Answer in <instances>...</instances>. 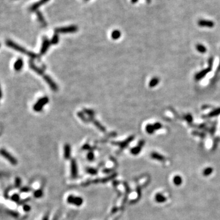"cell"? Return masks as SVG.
Wrapping results in <instances>:
<instances>
[{"mask_svg":"<svg viewBox=\"0 0 220 220\" xmlns=\"http://www.w3.org/2000/svg\"><path fill=\"white\" fill-rule=\"evenodd\" d=\"M0 155L1 156L4 157V158H6L9 162L12 165H16L17 164L18 161L15 158L13 155H12L10 153H9L7 150H5L4 149H0Z\"/></svg>","mask_w":220,"mask_h":220,"instance_id":"cell-2","label":"cell"},{"mask_svg":"<svg viewBox=\"0 0 220 220\" xmlns=\"http://www.w3.org/2000/svg\"><path fill=\"white\" fill-rule=\"evenodd\" d=\"M121 33L119 30H114L112 32L111 37L114 40H117L121 37Z\"/></svg>","mask_w":220,"mask_h":220,"instance_id":"cell-22","label":"cell"},{"mask_svg":"<svg viewBox=\"0 0 220 220\" xmlns=\"http://www.w3.org/2000/svg\"><path fill=\"white\" fill-rule=\"evenodd\" d=\"M36 15H37V19H38L39 22L41 23L42 25H43L44 26H46L47 23H46V22H45V19H44V16H43V15L42 14V13L40 12V11H39V10L36 11Z\"/></svg>","mask_w":220,"mask_h":220,"instance_id":"cell-17","label":"cell"},{"mask_svg":"<svg viewBox=\"0 0 220 220\" xmlns=\"http://www.w3.org/2000/svg\"><path fill=\"white\" fill-rule=\"evenodd\" d=\"M23 66V61L21 58L18 59L14 64V68L16 71H20Z\"/></svg>","mask_w":220,"mask_h":220,"instance_id":"cell-15","label":"cell"},{"mask_svg":"<svg viewBox=\"0 0 220 220\" xmlns=\"http://www.w3.org/2000/svg\"><path fill=\"white\" fill-rule=\"evenodd\" d=\"M134 136H131L130 137H128L127 140H125L123 141H121V142H113L112 144H114V145H118L120 147L121 149H123L124 148H125L128 144L134 140Z\"/></svg>","mask_w":220,"mask_h":220,"instance_id":"cell-6","label":"cell"},{"mask_svg":"<svg viewBox=\"0 0 220 220\" xmlns=\"http://www.w3.org/2000/svg\"><path fill=\"white\" fill-rule=\"evenodd\" d=\"M71 174L73 178H76L77 176V165L75 159H72L71 161Z\"/></svg>","mask_w":220,"mask_h":220,"instance_id":"cell-9","label":"cell"},{"mask_svg":"<svg viewBox=\"0 0 220 220\" xmlns=\"http://www.w3.org/2000/svg\"><path fill=\"white\" fill-rule=\"evenodd\" d=\"M174 183L177 186H179L182 183V178L180 175H175L173 179Z\"/></svg>","mask_w":220,"mask_h":220,"instance_id":"cell-21","label":"cell"},{"mask_svg":"<svg viewBox=\"0 0 220 220\" xmlns=\"http://www.w3.org/2000/svg\"><path fill=\"white\" fill-rule=\"evenodd\" d=\"M77 114H78V116H79V118H80V119L83 121V122H84L86 123V122H88L89 121V119L87 118H86V116H84V114H83V113H82V112H78Z\"/></svg>","mask_w":220,"mask_h":220,"instance_id":"cell-25","label":"cell"},{"mask_svg":"<svg viewBox=\"0 0 220 220\" xmlns=\"http://www.w3.org/2000/svg\"><path fill=\"white\" fill-rule=\"evenodd\" d=\"M50 44L51 42L50 40L48 39L46 37H44L42 42V45L41 50H40V54L41 55H43V54H44L46 53L47 51L49 49V48L50 47Z\"/></svg>","mask_w":220,"mask_h":220,"instance_id":"cell-7","label":"cell"},{"mask_svg":"<svg viewBox=\"0 0 220 220\" xmlns=\"http://www.w3.org/2000/svg\"><path fill=\"white\" fill-rule=\"evenodd\" d=\"M11 200L14 202H19L20 200V196L18 194H14L10 197Z\"/></svg>","mask_w":220,"mask_h":220,"instance_id":"cell-28","label":"cell"},{"mask_svg":"<svg viewBox=\"0 0 220 220\" xmlns=\"http://www.w3.org/2000/svg\"><path fill=\"white\" fill-rule=\"evenodd\" d=\"M212 172H213V168H207L203 171V175L204 176H208V175H210Z\"/></svg>","mask_w":220,"mask_h":220,"instance_id":"cell-24","label":"cell"},{"mask_svg":"<svg viewBox=\"0 0 220 220\" xmlns=\"http://www.w3.org/2000/svg\"><path fill=\"white\" fill-rule=\"evenodd\" d=\"M10 214L12 216H13V217H15V218L18 217V216H19V214H18L17 212H13V211H11V212H10Z\"/></svg>","mask_w":220,"mask_h":220,"instance_id":"cell-36","label":"cell"},{"mask_svg":"<svg viewBox=\"0 0 220 220\" xmlns=\"http://www.w3.org/2000/svg\"><path fill=\"white\" fill-rule=\"evenodd\" d=\"M86 171L88 173L91 174H93V175H95L97 173V171L93 168H88Z\"/></svg>","mask_w":220,"mask_h":220,"instance_id":"cell-31","label":"cell"},{"mask_svg":"<svg viewBox=\"0 0 220 220\" xmlns=\"http://www.w3.org/2000/svg\"><path fill=\"white\" fill-rule=\"evenodd\" d=\"M2 91H1V86H0V99H1V97H2Z\"/></svg>","mask_w":220,"mask_h":220,"instance_id":"cell-40","label":"cell"},{"mask_svg":"<svg viewBox=\"0 0 220 220\" xmlns=\"http://www.w3.org/2000/svg\"><path fill=\"white\" fill-rule=\"evenodd\" d=\"M150 156L152 158H153V159L155 160H158V161H165V158L163 157V156L159 154V153H156V152H152V153H151Z\"/></svg>","mask_w":220,"mask_h":220,"instance_id":"cell-19","label":"cell"},{"mask_svg":"<svg viewBox=\"0 0 220 220\" xmlns=\"http://www.w3.org/2000/svg\"><path fill=\"white\" fill-rule=\"evenodd\" d=\"M21 183H22V181H21V179L19 177H16L15 180V186L16 188H19L21 185Z\"/></svg>","mask_w":220,"mask_h":220,"instance_id":"cell-29","label":"cell"},{"mask_svg":"<svg viewBox=\"0 0 220 220\" xmlns=\"http://www.w3.org/2000/svg\"><path fill=\"white\" fill-rule=\"evenodd\" d=\"M71 154V148L69 144H66L64 146V158L65 159L68 160L70 158Z\"/></svg>","mask_w":220,"mask_h":220,"instance_id":"cell-18","label":"cell"},{"mask_svg":"<svg viewBox=\"0 0 220 220\" xmlns=\"http://www.w3.org/2000/svg\"><path fill=\"white\" fill-rule=\"evenodd\" d=\"M157 83V80L156 79H153L150 81V86H153L155 85Z\"/></svg>","mask_w":220,"mask_h":220,"instance_id":"cell-35","label":"cell"},{"mask_svg":"<svg viewBox=\"0 0 220 220\" xmlns=\"http://www.w3.org/2000/svg\"><path fill=\"white\" fill-rule=\"evenodd\" d=\"M146 1L147 2H150V0H146Z\"/></svg>","mask_w":220,"mask_h":220,"instance_id":"cell-41","label":"cell"},{"mask_svg":"<svg viewBox=\"0 0 220 220\" xmlns=\"http://www.w3.org/2000/svg\"><path fill=\"white\" fill-rule=\"evenodd\" d=\"M78 31V28L76 26L72 25L69 26L61 27L55 29V33H70V32H75Z\"/></svg>","mask_w":220,"mask_h":220,"instance_id":"cell-4","label":"cell"},{"mask_svg":"<svg viewBox=\"0 0 220 220\" xmlns=\"http://www.w3.org/2000/svg\"><path fill=\"white\" fill-rule=\"evenodd\" d=\"M42 220H49V216H48V215L45 216V217H44V218H43Z\"/></svg>","mask_w":220,"mask_h":220,"instance_id":"cell-38","label":"cell"},{"mask_svg":"<svg viewBox=\"0 0 220 220\" xmlns=\"http://www.w3.org/2000/svg\"><path fill=\"white\" fill-rule=\"evenodd\" d=\"M89 120L90 122H92V123L94 124V125L97 127L98 129H99L100 131H102V132H106V129H105V127L100 123L98 121H97L96 119H94V117H89Z\"/></svg>","mask_w":220,"mask_h":220,"instance_id":"cell-11","label":"cell"},{"mask_svg":"<svg viewBox=\"0 0 220 220\" xmlns=\"http://www.w3.org/2000/svg\"><path fill=\"white\" fill-rule=\"evenodd\" d=\"M30 191V188H28V187H23L21 189V192L22 193H28Z\"/></svg>","mask_w":220,"mask_h":220,"instance_id":"cell-34","label":"cell"},{"mask_svg":"<svg viewBox=\"0 0 220 220\" xmlns=\"http://www.w3.org/2000/svg\"><path fill=\"white\" fill-rule=\"evenodd\" d=\"M144 141H140L139 142L138 146L135 147L133 148V149H131V150H130L131 153L133 155L138 154V153L140 152L143 146H144Z\"/></svg>","mask_w":220,"mask_h":220,"instance_id":"cell-12","label":"cell"},{"mask_svg":"<svg viewBox=\"0 0 220 220\" xmlns=\"http://www.w3.org/2000/svg\"><path fill=\"white\" fill-rule=\"evenodd\" d=\"M138 1V0H131V3H133V4L136 3V2H137Z\"/></svg>","mask_w":220,"mask_h":220,"instance_id":"cell-39","label":"cell"},{"mask_svg":"<svg viewBox=\"0 0 220 220\" xmlns=\"http://www.w3.org/2000/svg\"><path fill=\"white\" fill-rule=\"evenodd\" d=\"M86 1H89V0H86Z\"/></svg>","mask_w":220,"mask_h":220,"instance_id":"cell-42","label":"cell"},{"mask_svg":"<svg viewBox=\"0 0 220 220\" xmlns=\"http://www.w3.org/2000/svg\"><path fill=\"white\" fill-rule=\"evenodd\" d=\"M42 196L43 191L42 190H37L36 191H35L34 193V196L36 198H40V197H42Z\"/></svg>","mask_w":220,"mask_h":220,"instance_id":"cell-26","label":"cell"},{"mask_svg":"<svg viewBox=\"0 0 220 220\" xmlns=\"http://www.w3.org/2000/svg\"><path fill=\"white\" fill-rule=\"evenodd\" d=\"M87 158L89 160V161H92L94 159V153L92 152H90L88 153V155H87Z\"/></svg>","mask_w":220,"mask_h":220,"instance_id":"cell-30","label":"cell"},{"mask_svg":"<svg viewBox=\"0 0 220 220\" xmlns=\"http://www.w3.org/2000/svg\"><path fill=\"white\" fill-rule=\"evenodd\" d=\"M84 111V113H85L86 114H88L89 117H94L95 115V113L94 111L91 110H89V109H84L83 110Z\"/></svg>","mask_w":220,"mask_h":220,"instance_id":"cell-27","label":"cell"},{"mask_svg":"<svg viewBox=\"0 0 220 220\" xmlns=\"http://www.w3.org/2000/svg\"><path fill=\"white\" fill-rule=\"evenodd\" d=\"M91 149V147L89 146L88 144H86V145H84V146L83 147V149H84V150H88V149Z\"/></svg>","mask_w":220,"mask_h":220,"instance_id":"cell-37","label":"cell"},{"mask_svg":"<svg viewBox=\"0 0 220 220\" xmlns=\"http://www.w3.org/2000/svg\"><path fill=\"white\" fill-rule=\"evenodd\" d=\"M0 47H1V44H0Z\"/></svg>","mask_w":220,"mask_h":220,"instance_id":"cell-43","label":"cell"},{"mask_svg":"<svg viewBox=\"0 0 220 220\" xmlns=\"http://www.w3.org/2000/svg\"><path fill=\"white\" fill-rule=\"evenodd\" d=\"M67 202L69 204H73L76 206H80L82 205L83 202V200L80 197H75L73 195H70L67 199Z\"/></svg>","mask_w":220,"mask_h":220,"instance_id":"cell-5","label":"cell"},{"mask_svg":"<svg viewBox=\"0 0 220 220\" xmlns=\"http://www.w3.org/2000/svg\"><path fill=\"white\" fill-rule=\"evenodd\" d=\"M43 76H44V80H45V81L48 83V84L50 86V88H51L52 90L54 91H58V86H57L56 84V83L53 81V80L51 78L50 76H48V75H44Z\"/></svg>","mask_w":220,"mask_h":220,"instance_id":"cell-8","label":"cell"},{"mask_svg":"<svg viewBox=\"0 0 220 220\" xmlns=\"http://www.w3.org/2000/svg\"><path fill=\"white\" fill-rule=\"evenodd\" d=\"M116 174H113V175L109 176L108 177L103 178V179H96V180H94L92 181V183H105V182H108L109 180H112L113 179H114V178L116 177Z\"/></svg>","mask_w":220,"mask_h":220,"instance_id":"cell-14","label":"cell"},{"mask_svg":"<svg viewBox=\"0 0 220 220\" xmlns=\"http://www.w3.org/2000/svg\"><path fill=\"white\" fill-rule=\"evenodd\" d=\"M155 199L156 202L158 203H163L166 201V198L163 195L160 193H157L155 196Z\"/></svg>","mask_w":220,"mask_h":220,"instance_id":"cell-20","label":"cell"},{"mask_svg":"<svg viewBox=\"0 0 220 220\" xmlns=\"http://www.w3.org/2000/svg\"><path fill=\"white\" fill-rule=\"evenodd\" d=\"M198 24L200 26L203 27H209L212 28L214 26V23L212 21L206 20H200L198 22Z\"/></svg>","mask_w":220,"mask_h":220,"instance_id":"cell-13","label":"cell"},{"mask_svg":"<svg viewBox=\"0 0 220 220\" xmlns=\"http://www.w3.org/2000/svg\"><path fill=\"white\" fill-rule=\"evenodd\" d=\"M6 44L7 47L14 49V50L20 52V53H23V54H26V55H28V56L30 57L31 59H36V58H37V57H38L37 54L32 53V52L28 51H27L24 48L22 47V46H20V45H19V44H16L15 42H13L12 40H7L6 42Z\"/></svg>","mask_w":220,"mask_h":220,"instance_id":"cell-1","label":"cell"},{"mask_svg":"<svg viewBox=\"0 0 220 220\" xmlns=\"http://www.w3.org/2000/svg\"><path fill=\"white\" fill-rule=\"evenodd\" d=\"M49 1H50V0H40V1H38V2L33 4L30 7L29 9H30L31 11L32 12L37 11V9L39 8L40 6H42V5L44 4L47 3V2Z\"/></svg>","mask_w":220,"mask_h":220,"instance_id":"cell-10","label":"cell"},{"mask_svg":"<svg viewBox=\"0 0 220 220\" xmlns=\"http://www.w3.org/2000/svg\"><path fill=\"white\" fill-rule=\"evenodd\" d=\"M49 99L47 97H42L40 99H39L36 103L34 105L33 110L37 112L40 111L43 109V106H45L49 102Z\"/></svg>","mask_w":220,"mask_h":220,"instance_id":"cell-3","label":"cell"},{"mask_svg":"<svg viewBox=\"0 0 220 220\" xmlns=\"http://www.w3.org/2000/svg\"><path fill=\"white\" fill-rule=\"evenodd\" d=\"M23 210L24 212H29L31 210V207L29 205H27V204H24L23 206Z\"/></svg>","mask_w":220,"mask_h":220,"instance_id":"cell-32","label":"cell"},{"mask_svg":"<svg viewBox=\"0 0 220 220\" xmlns=\"http://www.w3.org/2000/svg\"><path fill=\"white\" fill-rule=\"evenodd\" d=\"M51 44H53V45H56V44H58L59 42V36H58V34L55 33V34H54V36H53L52 39L50 40Z\"/></svg>","mask_w":220,"mask_h":220,"instance_id":"cell-23","label":"cell"},{"mask_svg":"<svg viewBox=\"0 0 220 220\" xmlns=\"http://www.w3.org/2000/svg\"><path fill=\"white\" fill-rule=\"evenodd\" d=\"M153 129H154V127L151 125H147L146 127V130L149 133H152L153 132Z\"/></svg>","mask_w":220,"mask_h":220,"instance_id":"cell-33","label":"cell"},{"mask_svg":"<svg viewBox=\"0 0 220 220\" xmlns=\"http://www.w3.org/2000/svg\"><path fill=\"white\" fill-rule=\"evenodd\" d=\"M29 66H30V67H31V69H32V70H34V71L36 72V73H38L39 75H43V76H44V75H45V74H44V71H43V70H42L41 69H40V68H39V67H37V66H36V65H35L34 64L33 62H32V61H30V62H29Z\"/></svg>","mask_w":220,"mask_h":220,"instance_id":"cell-16","label":"cell"}]
</instances>
